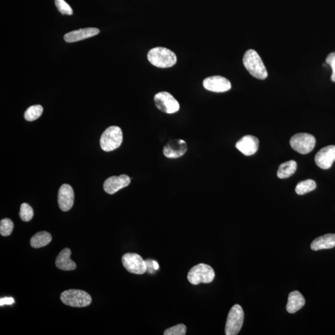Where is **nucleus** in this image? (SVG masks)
Instances as JSON below:
<instances>
[{
	"label": "nucleus",
	"mask_w": 335,
	"mask_h": 335,
	"mask_svg": "<svg viewBox=\"0 0 335 335\" xmlns=\"http://www.w3.org/2000/svg\"><path fill=\"white\" fill-rule=\"evenodd\" d=\"M244 66L252 76L259 80H264L267 77V72L258 52L250 49L245 53L243 58Z\"/></svg>",
	"instance_id": "nucleus-1"
},
{
	"label": "nucleus",
	"mask_w": 335,
	"mask_h": 335,
	"mask_svg": "<svg viewBox=\"0 0 335 335\" xmlns=\"http://www.w3.org/2000/svg\"><path fill=\"white\" fill-rule=\"evenodd\" d=\"M148 60L159 68H169L175 65L177 61L175 53L165 47H157L149 51Z\"/></svg>",
	"instance_id": "nucleus-2"
},
{
	"label": "nucleus",
	"mask_w": 335,
	"mask_h": 335,
	"mask_svg": "<svg viewBox=\"0 0 335 335\" xmlns=\"http://www.w3.org/2000/svg\"><path fill=\"white\" fill-rule=\"evenodd\" d=\"M123 141L122 131L117 126L106 128L100 139L101 149L105 152H111L119 148Z\"/></svg>",
	"instance_id": "nucleus-3"
},
{
	"label": "nucleus",
	"mask_w": 335,
	"mask_h": 335,
	"mask_svg": "<svg viewBox=\"0 0 335 335\" xmlns=\"http://www.w3.org/2000/svg\"><path fill=\"white\" fill-rule=\"evenodd\" d=\"M61 301L64 304L73 307H85L91 304L92 297L85 291L70 289L61 294Z\"/></svg>",
	"instance_id": "nucleus-4"
},
{
	"label": "nucleus",
	"mask_w": 335,
	"mask_h": 335,
	"mask_svg": "<svg viewBox=\"0 0 335 335\" xmlns=\"http://www.w3.org/2000/svg\"><path fill=\"white\" fill-rule=\"evenodd\" d=\"M215 272L210 265L200 263L192 267L187 275V280L193 285L200 283L208 284L213 282Z\"/></svg>",
	"instance_id": "nucleus-5"
},
{
	"label": "nucleus",
	"mask_w": 335,
	"mask_h": 335,
	"mask_svg": "<svg viewBox=\"0 0 335 335\" xmlns=\"http://www.w3.org/2000/svg\"><path fill=\"white\" fill-rule=\"evenodd\" d=\"M244 312L240 305L236 304L230 309L228 315L226 325V335H236L239 333L243 326Z\"/></svg>",
	"instance_id": "nucleus-6"
},
{
	"label": "nucleus",
	"mask_w": 335,
	"mask_h": 335,
	"mask_svg": "<svg viewBox=\"0 0 335 335\" xmlns=\"http://www.w3.org/2000/svg\"><path fill=\"white\" fill-rule=\"evenodd\" d=\"M316 140L314 137L307 133L295 134L290 140V145L295 151L301 154H307L314 149Z\"/></svg>",
	"instance_id": "nucleus-7"
},
{
	"label": "nucleus",
	"mask_w": 335,
	"mask_h": 335,
	"mask_svg": "<svg viewBox=\"0 0 335 335\" xmlns=\"http://www.w3.org/2000/svg\"><path fill=\"white\" fill-rule=\"evenodd\" d=\"M123 266L128 272L136 275H143L147 272L146 261L137 253H128L122 258Z\"/></svg>",
	"instance_id": "nucleus-8"
},
{
	"label": "nucleus",
	"mask_w": 335,
	"mask_h": 335,
	"mask_svg": "<svg viewBox=\"0 0 335 335\" xmlns=\"http://www.w3.org/2000/svg\"><path fill=\"white\" fill-rule=\"evenodd\" d=\"M154 101L157 108L165 113L173 114L179 111V104L178 101L168 92L157 93L155 96Z\"/></svg>",
	"instance_id": "nucleus-9"
},
{
	"label": "nucleus",
	"mask_w": 335,
	"mask_h": 335,
	"mask_svg": "<svg viewBox=\"0 0 335 335\" xmlns=\"http://www.w3.org/2000/svg\"><path fill=\"white\" fill-rule=\"evenodd\" d=\"M205 89L210 92L223 93L231 89V84L226 78L213 76L207 78L203 81Z\"/></svg>",
	"instance_id": "nucleus-10"
},
{
	"label": "nucleus",
	"mask_w": 335,
	"mask_h": 335,
	"mask_svg": "<svg viewBox=\"0 0 335 335\" xmlns=\"http://www.w3.org/2000/svg\"><path fill=\"white\" fill-rule=\"evenodd\" d=\"M335 160V146H329L321 149L315 157L316 165L323 170L330 168Z\"/></svg>",
	"instance_id": "nucleus-11"
},
{
	"label": "nucleus",
	"mask_w": 335,
	"mask_h": 335,
	"mask_svg": "<svg viewBox=\"0 0 335 335\" xmlns=\"http://www.w3.org/2000/svg\"><path fill=\"white\" fill-rule=\"evenodd\" d=\"M74 189L69 184H64L60 187L58 194L59 208L64 212L71 210L74 204Z\"/></svg>",
	"instance_id": "nucleus-12"
},
{
	"label": "nucleus",
	"mask_w": 335,
	"mask_h": 335,
	"mask_svg": "<svg viewBox=\"0 0 335 335\" xmlns=\"http://www.w3.org/2000/svg\"><path fill=\"white\" fill-rule=\"evenodd\" d=\"M130 183L129 176L121 175L119 176H111L104 181L103 188L109 194H114L120 189L128 186Z\"/></svg>",
	"instance_id": "nucleus-13"
},
{
	"label": "nucleus",
	"mask_w": 335,
	"mask_h": 335,
	"mask_svg": "<svg viewBox=\"0 0 335 335\" xmlns=\"http://www.w3.org/2000/svg\"><path fill=\"white\" fill-rule=\"evenodd\" d=\"M186 142L182 139H175L167 143L163 148V154L168 159H178L187 151Z\"/></svg>",
	"instance_id": "nucleus-14"
},
{
	"label": "nucleus",
	"mask_w": 335,
	"mask_h": 335,
	"mask_svg": "<svg viewBox=\"0 0 335 335\" xmlns=\"http://www.w3.org/2000/svg\"><path fill=\"white\" fill-rule=\"evenodd\" d=\"M236 148L246 156H251L258 151L259 140L256 137L246 136L240 139L236 144Z\"/></svg>",
	"instance_id": "nucleus-15"
},
{
	"label": "nucleus",
	"mask_w": 335,
	"mask_h": 335,
	"mask_svg": "<svg viewBox=\"0 0 335 335\" xmlns=\"http://www.w3.org/2000/svg\"><path fill=\"white\" fill-rule=\"evenodd\" d=\"M99 33H100V30L97 28L80 29L79 30L70 32V33L66 34L64 36V40L69 43L78 42L95 36Z\"/></svg>",
	"instance_id": "nucleus-16"
},
{
	"label": "nucleus",
	"mask_w": 335,
	"mask_h": 335,
	"mask_svg": "<svg viewBox=\"0 0 335 335\" xmlns=\"http://www.w3.org/2000/svg\"><path fill=\"white\" fill-rule=\"evenodd\" d=\"M72 251L69 248H66L59 253L56 258L55 264L58 269L63 271H72L76 269V262L71 259Z\"/></svg>",
	"instance_id": "nucleus-17"
},
{
	"label": "nucleus",
	"mask_w": 335,
	"mask_h": 335,
	"mask_svg": "<svg viewBox=\"0 0 335 335\" xmlns=\"http://www.w3.org/2000/svg\"><path fill=\"white\" fill-rule=\"evenodd\" d=\"M335 247V234H329L315 238L311 243L313 251L325 250Z\"/></svg>",
	"instance_id": "nucleus-18"
},
{
	"label": "nucleus",
	"mask_w": 335,
	"mask_h": 335,
	"mask_svg": "<svg viewBox=\"0 0 335 335\" xmlns=\"http://www.w3.org/2000/svg\"><path fill=\"white\" fill-rule=\"evenodd\" d=\"M305 303L304 297L299 291L291 292L289 295L286 310L290 313H296L304 306Z\"/></svg>",
	"instance_id": "nucleus-19"
},
{
	"label": "nucleus",
	"mask_w": 335,
	"mask_h": 335,
	"mask_svg": "<svg viewBox=\"0 0 335 335\" xmlns=\"http://www.w3.org/2000/svg\"><path fill=\"white\" fill-rule=\"evenodd\" d=\"M52 236L49 232H40L35 234L31 239V245L34 248H40L49 245L52 241Z\"/></svg>",
	"instance_id": "nucleus-20"
},
{
	"label": "nucleus",
	"mask_w": 335,
	"mask_h": 335,
	"mask_svg": "<svg viewBox=\"0 0 335 335\" xmlns=\"http://www.w3.org/2000/svg\"><path fill=\"white\" fill-rule=\"evenodd\" d=\"M297 164L294 160L288 161L282 163L279 167L277 176L279 178L285 179L294 175L296 172Z\"/></svg>",
	"instance_id": "nucleus-21"
},
{
	"label": "nucleus",
	"mask_w": 335,
	"mask_h": 335,
	"mask_svg": "<svg viewBox=\"0 0 335 335\" xmlns=\"http://www.w3.org/2000/svg\"><path fill=\"white\" fill-rule=\"evenodd\" d=\"M317 187V184L312 179L299 182L296 187V192L297 194L304 195L307 193L313 191Z\"/></svg>",
	"instance_id": "nucleus-22"
},
{
	"label": "nucleus",
	"mask_w": 335,
	"mask_h": 335,
	"mask_svg": "<svg viewBox=\"0 0 335 335\" xmlns=\"http://www.w3.org/2000/svg\"><path fill=\"white\" fill-rule=\"evenodd\" d=\"M43 108L41 105H34L29 107L25 112V119L28 121H34L41 116Z\"/></svg>",
	"instance_id": "nucleus-23"
},
{
	"label": "nucleus",
	"mask_w": 335,
	"mask_h": 335,
	"mask_svg": "<svg viewBox=\"0 0 335 335\" xmlns=\"http://www.w3.org/2000/svg\"><path fill=\"white\" fill-rule=\"evenodd\" d=\"M14 224L10 219H4L0 222V234L4 237H7L12 234Z\"/></svg>",
	"instance_id": "nucleus-24"
},
{
	"label": "nucleus",
	"mask_w": 335,
	"mask_h": 335,
	"mask_svg": "<svg viewBox=\"0 0 335 335\" xmlns=\"http://www.w3.org/2000/svg\"><path fill=\"white\" fill-rule=\"evenodd\" d=\"M20 216L24 222L30 221L34 216L33 208L27 203H23L21 206Z\"/></svg>",
	"instance_id": "nucleus-25"
},
{
	"label": "nucleus",
	"mask_w": 335,
	"mask_h": 335,
	"mask_svg": "<svg viewBox=\"0 0 335 335\" xmlns=\"http://www.w3.org/2000/svg\"><path fill=\"white\" fill-rule=\"evenodd\" d=\"M56 7L62 15H72L73 10L65 0H55Z\"/></svg>",
	"instance_id": "nucleus-26"
},
{
	"label": "nucleus",
	"mask_w": 335,
	"mask_h": 335,
	"mask_svg": "<svg viewBox=\"0 0 335 335\" xmlns=\"http://www.w3.org/2000/svg\"><path fill=\"white\" fill-rule=\"evenodd\" d=\"M186 333V326L183 324H178L169 328L164 332L165 335H184Z\"/></svg>",
	"instance_id": "nucleus-27"
},
{
	"label": "nucleus",
	"mask_w": 335,
	"mask_h": 335,
	"mask_svg": "<svg viewBox=\"0 0 335 335\" xmlns=\"http://www.w3.org/2000/svg\"><path fill=\"white\" fill-rule=\"evenodd\" d=\"M326 63L331 67L333 73H332L331 79L332 81L335 82V52H331L327 56Z\"/></svg>",
	"instance_id": "nucleus-28"
},
{
	"label": "nucleus",
	"mask_w": 335,
	"mask_h": 335,
	"mask_svg": "<svg viewBox=\"0 0 335 335\" xmlns=\"http://www.w3.org/2000/svg\"><path fill=\"white\" fill-rule=\"evenodd\" d=\"M14 302V299L12 297H5V298L0 299V305L1 306L5 305H12Z\"/></svg>",
	"instance_id": "nucleus-29"
},
{
	"label": "nucleus",
	"mask_w": 335,
	"mask_h": 335,
	"mask_svg": "<svg viewBox=\"0 0 335 335\" xmlns=\"http://www.w3.org/2000/svg\"><path fill=\"white\" fill-rule=\"evenodd\" d=\"M153 264H154V266L155 268V270H159V264H158V262L155 261H153Z\"/></svg>",
	"instance_id": "nucleus-30"
}]
</instances>
